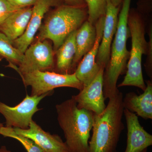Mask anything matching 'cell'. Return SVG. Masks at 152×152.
Listing matches in <instances>:
<instances>
[{
	"instance_id": "obj_1",
	"label": "cell",
	"mask_w": 152,
	"mask_h": 152,
	"mask_svg": "<svg viewBox=\"0 0 152 152\" xmlns=\"http://www.w3.org/2000/svg\"><path fill=\"white\" fill-rule=\"evenodd\" d=\"M123 98L122 93L119 91L109 98L108 103L102 113L94 114L89 152H116L121 133L124 129Z\"/></svg>"
},
{
	"instance_id": "obj_2",
	"label": "cell",
	"mask_w": 152,
	"mask_h": 152,
	"mask_svg": "<svg viewBox=\"0 0 152 152\" xmlns=\"http://www.w3.org/2000/svg\"><path fill=\"white\" fill-rule=\"evenodd\" d=\"M58 123L70 152H89V140L94 113L77 107L72 97L56 106Z\"/></svg>"
},
{
	"instance_id": "obj_3",
	"label": "cell",
	"mask_w": 152,
	"mask_h": 152,
	"mask_svg": "<svg viewBox=\"0 0 152 152\" xmlns=\"http://www.w3.org/2000/svg\"><path fill=\"white\" fill-rule=\"evenodd\" d=\"M131 0H124L118 17V26L112 45L110 61L104 75L103 93L105 99H109L119 91L117 83L119 77L124 73L127 66L130 53L126 48L128 34V19Z\"/></svg>"
},
{
	"instance_id": "obj_4",
	"label": "cell",
	"mask_w": 152,
	"mask_h": 152,
	"mask_svg": "<svg viewBox=\"0 0 152 152\" xmlns=\"http://www.w3.org/2000/svg\"><path fill=\"white\" fill-rule=\"evenodd\" d=\"M88 15L84 6H60L49 14L41 26L37 40H50L56 52L71 33L81 26Z\"/></svg>"
},
{
	"instance_id": "obj_5",
	"label": "cell",
	"mask_w": 152,
	"mask_h": 152,
	"mask_svg": "<svg viewBox=\"0 0 152 152\" xmlns=\"http://www.w3.org/2000/svg\"><path fill=\"white\" fill-rule=\"evenodd\" d=\"M128 26L132 36V49L126 75L118 87L132 86L144 91L146 86L142 72V55L147 53L148 50V44L145 38L144 22L138 14H129Z\"/></svg>"
},
{
	"instance_id": "obj_6",
	"label": "cell",
	"mask_w": 152,
	"mask_h": 152,
	"mask_svg": "<svg viewBox=\"0 0 152 152\" xmlns=\"http://www.w3.org/2000/svg\"><path fill=\"white\" fill-rule=\"evenodd\" d=\"M25 86L31 87V96H40L60 87H70L81 91L83 86L75 73L62 75L55 72L36 71L20 74Z\"/></svg>"
},
{
	"instance_id": "obj_7",
	"label": "cell",
	"mask_w": 152,
	"mask_h": 152,
	"mask_svg": "<svg viewBox=\"0 0 152 152\" xmlns=\"http://www.w3.org/2000/svg\"><path fill=\"white\" fill-rule=\"evenodd\" d=\"M54 51L48 40H37L31 44L24 53V58L20 64L9 66L19 74L34 71H49L55 67Z\"/></svg>"
},
{
	"instance_id": "obj_8",
	"label": "cell",
	"mask_w": 152,
	"mask_h": 152,
	"mask_svg": "<svg viewBox=\"0 0 152 152\" xmlns=\"http://www.w3.org/2000/svg\"><path fill=\"white\" fill-rule=\"evenodd\" d=\"M53 93V91L50 92L40 96L27 95L20 104L14 107L0 102V113L5 118L6 127L28 129L34 114L40 110L38 107L40 101Z\"/></svg>"
},
{
	"instance_id": "obj_9",
	"label": "cell",
	"mask_w": 152,
	"mask_h": 152,
	"mask_svg": "<svg viewBox=\"0 0 152 152\" xmlns=\"http://www.w3.org/2000/svg\"><path fill=\"white\" fill-rule=\"evenodd\" d=\"M104 69L101 67L89 84L83 87L77 95L72 96L78 108L85 109L96 115L104 111L106 107L103 93Z\"/></svg>"
},
{
	"instance_id": "obj_10",
	"label": "cell",
	"mask_w": 152,
	"mask_h": 152,
	"mask_svg": "<svg viewBox=\"0 0 152 152\" xmlns=\"http://www.w3.org/2000/svg\"><path fill=\"white\" fill-rule=\"evenodd\" d=\"M119 8L115 7L110 0H107L102 37L96 58V63L105 69L110 61L112 40L116 32Z\"/></svg>"
},
{
	"instance_id": "obj_11",
	"label": "cell",
	"mask_w": 152,
	"mask_h": 152,
	"mask_svg": "<svg viewBox=\"0 0 152 152\" xmlns=\"http://www.w3.org/2000/svg\"><path fill=\"white\" fill-rule=\"evenodd\" d=\"M104 20L105 15L100 18L95 24L96 36L94 45L91 50L84 56L83 58L74 72L83 87L89 84L101 68L96 63V61L102 37Z\"/></svg>"
},
{
	"instance_id": "obj_12",
	"label": "cell",
	"mask_w": 152,
	"mask_h": 152,
	"mask_svg": "<svg viewBox=\"0 0 152 152\" xmlns=\"http://www.w3.org/2000/svg\"><path fill=\"white\" fill-rule=\"evenodd\" d=\"M13 129L17 134L31 139L45 152H70L60 136L44 131L33 120L27 129Z\"/></svg>"
},
{
	"instance_id": "obj_13",
	"label": "cell",
	"mask_w": 152,
	"mask_h": 152,
	"mask_svg": "<svg viewBox=\"0 0 152 152\" xmlns=\"http://www.w3.org/2000/svg\"><path fill=\"white\" fill-rule=\"evenodd\" d=\"M56 0H38L32 7V13L26 29L20 37L12 42L15 48L24 53L31 44L42 25L45 14L56 4Z\"/></svg>"
},
{
	"instance_id": "obj_14",
	"label": "cell",
	"mask_w": 152,
	"mask_h": 152,
	"mask_svg": "<svg viewBox=\"0 0 152 152\" xmlns=\"http://www.w3.org/2000/svg\"><path fill=\"white\" fill-rule=\"evenodd\" d=\"M124 114L127 127L126 147L124 152H141L152 145V135L139 122L137 116L127 109Z\"/></svg>"
},
{
	"instance_id": "obj_15",
	"label": "cell",
	"mask_w": 152,
	"mask_h": 152,
	"mask_svg": "<svg viewBox=\"0 0 152 152\" xmlns=\"http://www.w3.org/2000/svg\"><path fill=\"white\" fill-rule=\"evenodd\" d=\"M147 86L144 93L137 95L134 92L128 93L123 98V106L132 113L145 119H152V84L147 82Z\"/></svg>"
},
{
	"instance_id": "obj_16",
	"label": "cell",
	"mask_w": 152,
	"mask_h": 152,
	"mask_svg": "<svg viewBox=\"0 0 152 152\" xmlns=\"http://www.w3.org/2000/svg\"><path fill=\"white\" fill-rule=\"evenodd\" d=\"M32 13V8L31 7L15 11L0 26V32L12 43L24 33Z\"/></svg>"
},
{
	"instance_id": "obj_17",
	"label": "cell",
	"mask_w": 152,
	"mask_h": 152,
	"mask_svg": "<svg viewBox=\"0 0 152 152\" xmlns=\"http://www.w3.org/2000/svg\"><path fill=\"white\" fill-rule=\"evenodd\" d=\"M77 31L71 33L56 52V64L55 72L62 75L73 74V61L77 50Z\"/></svg>"
},
{
	"instance_id": "obj_18",
	"label": "cell",
	"mask_w": 152,
	"mask_h": 152,
	"mask_svg": "<svg viewBox=\"0 0 152 152\" xmlns=\"http://www.w3.org/2000/svg\"><path fill=\"white\" fill-rule=\"evenodd\" d=\"M96 36V27L88 20L86 21L77 30L75 39L77 50L73 61L72 70L75 71L77 63L92 48Z\"/></svg>"
},
{
	"instance_id": "obj_19",
	"label": "cell",
	"mask_w": 152,
	"mask_h": 152,
	"mask_svg": "<svg viewBox=\"0 0 152 152\" xmlns=\"http://www.w3.org/2000/svg\"><path fill=\"white\" fill-rule=\"evenodd\" d=\"M24 53L13 45L12 42L0 32V61L5 59L9 65L19 66L23 61Z\"/></svg>"
},
{
	"instance_id": "obj_20",
	"label": "cell",
	"mask_w": 152,
	"mask_h": 152,
	"mask_svg": "<svg viewBox=\"0 0 152 152\" xmlns=\"http://www.w3.org/2000/svg\"><path fill=\"white\" fill-rule=\"evenodd\" d=\"M0 134L4 137L12 138L18 141L28 152H45L31 139L17 134L14 131L13 128L3 126L0 128Z\"/></svg>"
},
{
	"instance_id": "obj_21",
	"label": "cell",
	"mask_w": 152,
	"mask_h": 152,
	"mask_svg": "<svg viewBox=\"0 0 152 152\" xmlns=\"http://www.w3.org/2000/svg\"><path fill=\"white\" fill-rule=\"evenodd\" d=\"M88 7V21L94 25L105 15L107 0H85Z\"/></svg>"
},
{
	"instance_id": "obj_22",
	"label": "cell",
	"mask_w": 152,
	"mask_h": 152,
	"mask_svg": "<svg viewBox=\"0 0 152 152\" xmlns=\"http://www.w3.org/2000/svg\"><path fill=\"white\" fill-rule=\"evenodd\" d=\"M20 9L15 7L7 0H0V26L14 12Z\"/></svg>"
},
{
	"instance_id": "obj_23",
	"label": "cell",
	"mask_w": 152,
	"mask_h": 152,
	"mask_svg": "<svg viewBox=\"0 0 152 152\" xmlns=\"http://www.w3.org/2000/svg\"><path fill=\"white\" fill-rule=\"evenodd\" d=\"M10 4L18 9L34 6L38 0H7Z\"/></svg>"
},
{
	"instance_id": "obj_24",
	"label": "cell",
	"mask_w": 152,
	"mask_h": 152,
	"mask_svg": "<svg viewBox=\"0 0 152 152\" xmlns=\"http://www.w3.org/2000/svg\"><path fill=\"white\" fill-rule=\"evenodd\" d=\"M69 5L84 6V0H64Z\"/></svg>"
},
{
	"instance_id": "obj_25",
	"label": "cell",
	"mask_w": 152,
	"mask_h": 152,
	"mask_svg": "<svg viewBox=\"0 0 152 152\" xmlns=\"http://www.w3.org/2000/svg\"><path fill=\"white\" fill-rule=\"evenodd\" d=\"M110 1L114 6L118 7L121 2L122 0H110Z\"/></svg>"
},
{
	"instance_id": "obj_26",
	"label": "cell",
	"mask_w": 152,
	"mask_h": 152,
	"mask_svg": "<svg viewBox=\"0 0 152 152\" xmlns=\"http://www.w3.org/2000/svg\"><path fill=\"white\" fill-rule=\"evenodd\" d=\"M0 152H11L7 150V148L4 146H3L0 148Z\"/></svg>"
},
{
	"instance_id": "obj_27",
	"label": "cell",
	"mask_w": 152,
	"mask_h": 152,
	"mask_svg": "<svg viewBox=\"0 0 152 152\" xmlns=\"http://www.w3.org/2000/svg\"><path fill=\"white\" fill-rule=\"evenodd\" d=\"M141 152H148L147 149H145L143 150V151H142Z\"/></svg>"
},
{
	"instance_id": "obj_28",
	"label": "cell",
	"mask_w": 152,
	"mask_h": 152,
	"mask_svg": "<svg viewBox=\"0 0 152 152\" xmlns=\"http://www.w3.org/2000/svg\"><path fill=\"white\" fill-rule=\"evenodd\" d=\"M3 126V124H1V123H0V128L2 126Z\"/></svg>"
}]
</instances>
